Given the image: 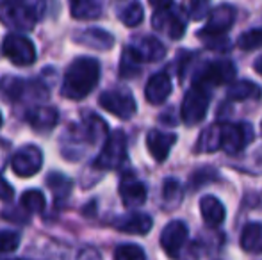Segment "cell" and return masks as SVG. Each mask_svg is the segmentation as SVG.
Instances as JSON below:
<instances>
[{"instance_id":"2","label":"cell","mask_w":262,"mask_h":260,"mask_svg":"<svg viewBox=\"0 0 262 260\" xmlns=\"http://www.w3.org/2000/svg\"><path fill=\"white\" fill-rule=\"evenodd\" d=\"M39 20V7L27 2L4 0L0 4V21L7 27H16L20 31H31Z\"/></svg>"},{"instance_id":"21","label":"cell","mask_w":262,"mask_h":260,"mask_svg":"<svg viewBox=\"0 0 262 260\" xmlns=\"http://www.w3.org/2000/svg\"><path fill=\"white\" fill-rule=\"evenodd\" d=\"M80 130L86 135L90 145H97L100 141H105L107 137V123L97 114H88L84 116L82 123H80Z\"/></svg>"},{"instance_id":"30","label":"cell","mask_w":262,"mask_h":260,"mask_svg":"<svg viewBox=\"0 0 262 260\" xmlns=\"http://www.w3.org/2000/svg\"><path fill=\"white\" fill-rule=\"evenodd\" d=\"M47 184H49V187L54 191V195L57 198H66L70 195V191H72V180L70 178H66L64 175L61 173H50L49 178H47Z\"/></svg>"},{"instance_id":"16","label":"cell","mask_w":262,"mask_h":260,"mask_svg":"<svg viewBox=\"0 0 262 260\" xmlns=\"http://www.w3.org/2000/svg\"><path fill=\"white\" fill-rule=\"evenodd\" d=\"M152 218L143 212H132V214L121 216L114 221V228L123 233H132V235H145L152 230Z\"/></svg>"},{"instance_id":"28","label":"cell","mask_w":262,"mask_h":260,"mask_svg":"<svg viewBox=\"0 0 262 260\" xmlns=\"http://www.w3.org/2000/svg\"><path fill=\"white\" fill-rule=\"evenodd\" d=\"M182 195H184L182 185L179 184V180H175V178L164 180V185H162V200H164V203L169 208H175L182 201Z\"/></svg>"},{"instance_id":"4","label":"cell","mask_w":262,"mask_h":260,"mask_svg":"<svg viewBox=\"0 0 262 260\" xmlns=\"http://www.w3.org/2000/svg\"><path fill=\"white\" fill-rule=\"evenodd\" d=\"M255 134L250 123H220V150L239 153L253 141Z\"/></svg>"},{"instance_id":"17","label":"cell","mask_w":262,"mask_h":260,"mask_svg":"<svg viewBox=\"0 0 262 260\" xmlns=\"http://www.w3.org/2000/svg\"><path fill=\"white\" fill-rule=\"evenodd\" d=\"M130 49L134 50V54L141 63H156L166 56V46L152 36H145V38L138 39L134 45H130Z\"/></svg>"},{"instance_id":"11","label":"cell","mask_w":262,"mask_h":260,"mask_svg":"<svg viewBox=\"0 0 262 260\" xmlns=\"http://www.w3.org/2000/svg\"><path fill=\"white\" fill-rule=\"evenodd\" d=\"M189 232H187L186 223L182 221H171L164 226L161 233V246L166 251L169 258H177L186 244Z\"/></svg>"},{"instance_id":"10","label":"cell","mask_w":262,"mask_h":260,"mask_svg":"<svg viewBox=\"0 0 262 260\" xmlns=\"http://www.w3.org/2000/svg\"><path fill=\"white\" fill-rule=\"evenodd\" d=\"M152 25L157 31H162L171 39H180L186 32L187 27V16L182 9H162L156 11L152 18Z\"/></svg>"},{"instance_id":"31","label":"cell","mask_w":262,"mask_h":260,"mask_svg":"<svg viewBox=\"0 0 262 260\" xmlns=\"http://www.w3.org/2000/svg\"><path fill=\"white\" fill-rule=\"evenodd\" d=\"M25 82L21 79H14V77H4L0 80V91L6 94L9 100H20L21 93H24Z\"/></svg>"},{"instance_id":"20","label":"cell","mask_w":262,"mask_h":260,"mask_svg":"<svg viewBox=\"0 0 262 260\" xmlns=\"http://www.w3.org/2000/svg\"><path fill=\"white\" fill-rule=\"evenodd\" d=\"M200 212H202L204 221L207 223L209 226H212V228L220 226L221 223L225 221V218H227L223 203L212 195H207L200 200Z\"/></svg>"},{"instance_id":"22","label":"cell","mask_w":262,"mask_h":260,"mask_svg":"<svg viewBox=\"0 0 262 260\" xmlns=\"http://www.w3.org/2000/svg\"><path fill=\"white\" fill-rule=\"evenodd\" d=\"M70 9L75 20H95L104 11V4L102 0H72Z\"/></svg>"},{"instance_id":"26","label":"cell","mask_w":262,"mask_h":260,"mask_svg":"<svg viewBox=\"0 0 262 260\" xmlns=\"http://www.w3.org/2000/svg\"><path fill=\"white\" fill-rule=\"evenodd\" d=\"M220 150V123L210 125L198 137L196 152H216Z\"/></svg>"},{"instance_id":"15","label":"cell","mask_w":262,"mask_h":260,"mask_svg":"<svg viewBox=\"0 0 262 260\" xmlns=\"http://www.w3.org/2000/svg\"><path fill=\"white\" fill-rule=\"evenodd\" d=\"M73 41L79 43V45H84L88 49L93 50H111L114 45V38L113 34H109L104 29L98 27H90L84 29V31H79L73 34Z\"/></svg>"},{"instance_id":"36","label":"cell","mask_w":262,"mask_h":260,"mask_svg":"<svg viewBox=\"0 0 262 260\" xmlns=\"http://www.w3.org/2000/svg\"><path fill=\"white\" fill-rule=\"evenodd\" d=\"M198 38L204 39V43L210 49L216 50H228L230 49V39L227 36H207V34H198Z\"/></svg>"},{"instance_id":"40","label":"cell","mask_w":262,"mask_h":260,"mask_svg":"<svg viewBox=\"0 0 262 260\" xmlns=\"http://www.w3.org/2000/svg\"><path fill=\"white\" fill-rule=\"evenodd\" d=\"M0 127H2V114H0Z\"/></svg>"},{"instance_id":"35","label":"cell","mask_w":262,"mask_h":260,"mask_svg":"<svg viewBox=\"0 0 262 260\" xmlns=\"http://www.w3.org/2000/svg\"><path fill=\"white\" fill-rule=\"evenodd\" d=\"M210 0H191L189 2V16L193 20L200 21L209 14Z\"/></svg>"},{"instance_id":"38","label":"cell","mask_w":262,"mask_h":260,"mask_svg":"<svg viewBox=\"0 0 262 260\" xmlns=\"http://www.w3.org/2000/svg\"><path fill=\"white\" fill-rule=\"evenodd\" d=\"M150 6L156 11H162V9H169L173 6V0H148Z\"/></svg>"},{"instance_id":"14","label":"cell","mask_w":262,"mask_h":260,"mask_svg":"<svg viewBox=\"0 0 262 260\" xmlns=\"http://www.w3.org/2000/svg\"><path fill=\"white\" fill-rule=\"evenodd\" d=\"M177 135L171 132H162V130H150L146 135V148H148L150 155L157 160V162H164L168 159L169 152L175 146Z\"/></svg>"},{"instance_id":"33","label":"cell","mask_w":262,"mask_h":260,"mask_svg":"<svg viewBox=\"0 0 262 260\" xmlns=\"http://www.w3.org/2000/svg\"><path fill=\"white\" fill-rule=\"evenodd\" d=\"M114 260H146V255L138 244H121L114 250Z\"/></svg>"},{"instance_id":"24","label":"cell","mask_w":262,"mask_h":260,"mask_svg":"<svg viewBox=\"0 0 262 260\" xmlns=\"http://www.w3.org/2000/svg\"><path fill=\"white\" fill-rule=\"evenodd\" d=\"M262 91L255 82H250V80H239L234 82L227 91V98L232 102H243V100H257L260 98Z\"/></svg>"},{"instance_id":"1","label":"cell","mask_w":262,"mask_h":260,"mask_svg":"<svg viewBox=\"0 0 262 260\" xmlns=\"http://www.w3.org/2000/svg\"><path fill=\"white\" fill-rule=\"evenodd\" d=\"M100 80V64L93 57H79L68 66L62 79V97L82 100L97 87Z\"/></svg>"},{"instance_id":"34","label":"cell","mask_w":262,"mask_h":260,"mask_svg":"<svg viewBox=\"0 0 262 260\" xmlns=\"http://www.w3.org/2000/svg\"><path fill=\"white\" fill-rule=\"evenodd\" d=\"M20 244V233L13 230H2L0 232V253H11Z\"/></svg>"},{"instance_id":"41","label":"cell","mask_w":262,"mask_h":260,"mask_svg":"<svg viewBox=\"0 0 262 260\" xmlns=\"http://www.w3.org/2000/svg\"><path fill=\"white\" fill-rule=\"evenodd\" d=\"M14 2H25V0H14Z\"/></svg>"},{"instance_id":"19","label":"cell","mask_w":262,"mask_h":260,"mask_svg":"<svg viewBox=\"0 0 262 260\" xmlns=\"http://www.w3.org/2000/svg\"><path fill=\"white\" fill-rule=\"evenodd\" d=\"M27 122L36 132H50L55 129L59 122V112L57 109L49 107V105H41V107H34L27 112Z\"/></svg>"},{"instance_id":"8","label":"cell","mask_w":262,"mask_h":260,"mask_svg":"<svg viewBox=\"0 0 262 260\" xmlns=\"http://www.w3.org/2000/svg\"><path fill=\"white\" fill-rule=\"evenodd\" d=\"M2 54L16 66H31L36 61V46L21 34H7L2 41Z\"/></svg>"},{"instance_id":"5","label":"cell","mask_w":262,"mask_h":260,"mask_svg":"<svg viewBox=\"0 0 262 260\" xmlns=\"http://www.w3.org/2000/svg\"><path fill=\"white\" fill-rule=\"evenodd\" d=\"M210 104V94L207 89L202 86H193L186 93L182 102V109H180V116L186 125H198L204 122L207 109Z\"/></svg>"},{"instance_id":"25","label":"cell","mask_w":262,"mask_h":260,"mask_svg":"<svg viewBox=\"0 0 262 260\" xmlns=\"http://www.w3.org/2000/svg\"><path fill=\"white\" fill-rule=\"evenodd\" d=\"M139 68H141V61L134 54L130 46H125L123 54H121V63H120V75L123 79H132V77L139 75Z\"/></svg>"},{"instance_id":"27","label":"cell","mask_w":262,"mask_h":260,"mask_svg":"<svg viewBox=\"0 0 262 260\" xmlns=\"http://www.w3.org/2000/svg\"><path fill=\"white\" fill-rule=\"evenodd\" d=\"M21 207L27 212H31V214H39V212H43L47 207L45 196H43V193L38 191V189L25 191L24 195H21Z\"/></svg>"},{"instance_id":"7","label":"cell","mask_w":262,"mask_h":260,"mask_svg":"<svg viewBox=\"0 0 262 260\" xmlns=\"http://www.w3.org/2000/svg\"><path fill=\"white\" fill-rule=\"evenodd\" d=\"M98 104L104 111L114 114L120 120H130L134 116L136 109V100L132 97L130 91L127 89H109L104 91L98 98Z\"/></svg>"},{"instance_id":"18","label":"cell","mask_w":262,"mask_h":260,"mask_svg":"<svg viewBox=\"0 0 262 260\" xmlns=\"http://www.w3.org/2000/svg\"><path fill=\"white\" fill-rule=\"evenodd\" d=\"M171 94V80L166 72L156 73L148 79L145 87V97L152 105H159L166 102V98Z\"/></svg>"},{"instance_id":"37","label":"cell","mask_w":262,"mask_h":260,"mask_svg":"<svg viewBox=\"0 0 262 260\" xmlns=\"http://www.w3.org/2000/svg\"><path fill=\"white\" fill-rule=\"evenodd\" d=\"M13 196H14V189L0 177V200L9 201V200H13Z\"/></svg>"},{"instance_id":"23","label":"cell","mask_w":262,"mask_h":260,"mask_svg":"<svg viewBox=\"0 0 262 260\" xmlns=\"http://www.w3.org/2000/svg\"><path fill=\"white\" fill-rule=\"evenodd\" d=\"M241 248L248 253H262V223H248L243 228Z\"/></svg>"},{"instance_id":"12","label":"cell","mask_w":262,"mask_h":260,"mask_svg":"<svg viewBox=\"0 0 262 260\" xmlns=\"http://www.w3.org/2000/svg\"><path fill=\"white\" fill-rule=\"evenodd\" d=\"M235 21V9L228 4L217 6L214 11H210L209 21L198 34H207V36H223L228 29L234 25Z\"/></svg>"},{"instance_id":"29","label":"cell","mask_w":262,"mask_h":260,"mask_svg":"<svg viewBox=\"0 0 262 260\" xmlns=\"http://www.w3.org/2000/svg\"><path fill=\"white\" fill-rule=\"evenodd\" d=\"M237 46L241 50H246V52L260 49L262 46V27L243 32V34L237 38Z\"/></svg>"},{"instance_id":"32","label":"cell","mask_w":262,"mask_h":260,"mask_svg":"<svg viewBox=\"0 0 262 260\" xmlns=\"http://www.w3.org/2000/svg\"><path fill=\"white\" fill-rule=\"evenodd\" d=\"M120 20L127 27H138L143 21V6L139 2H132L120 13Z\"/></svg>"},{"instance_id":"3","label":"cell","mask_w":262,"mask_h":260,"mask_svg":"<svg viewBox=\"0 0 262 260\" xmlns=\"http://www.w3.org/2000/svg\"><path fill=\"white\" fill-rule=\"evenodd\" d=\"M127 159V135L121 130H114L105 137L100 153L95 159V168L98 170H118Z\"/></svg>"},{"instance_id":"9","label":"cell","mask_w":262,"mask_h":260,"mask_svg":"<svg viewBox=\"0 0 262 260\" xmlns=\"http://www.w3.org/2000/svg\"><path fill=\"white\" fill-rule=\"evenodd\" d=\"M43 166V153L38 146L34 145H25L20 150H16V153L11 159V170L14 171V175L21 178H27L36 175Z\"/></svg>"},{"instance_id":"39","label":"cell","mask_w":262,"mask_h":260,"mask_svg":"<svg viewBox=\"0 0 262 260\" xmlns=\"http://www.w3.org/2000/svg\"><path fill=\"white\" fill-rule=\"evenodd\" d=\"M253 68H255V72L259 73V75H262V56L259 57V59H255V63H253Z\"/></svg>"},{"instance_id":"6","label":"cell","mask_w":262,"mask_h":260,"mask_svg":"<svg viewBox=\"0 0 262 260\" xmlns=\"http://www.w3.org/2000/svg\"><path fill=\"white\" fill-rule=\"evenodd\" d=\"M235 79V66L232 61L221 59L212 61V63L205 64L198 73L194 75V86H202L207 89V86H223V84H230Z\"/></svg>"},{"instance_id":"13","label":"cell","mask_w":262,"mask_h":260,"mask_svg":"<svg viewBox=\"0 0 262 260\" xmlns=\"http://www.w3.org/2000/svg\"><path fill=\"white\" fill-rule=\"evenodd\" d=\"M146 195L148 193H146V185L143 182H139L132 173L123 175V178L120 182V196L125 207L128 208L141 207L146 201Z\"/></svg>"}]
</instances>
